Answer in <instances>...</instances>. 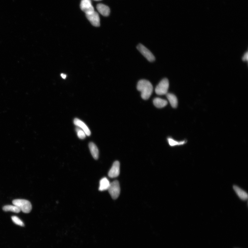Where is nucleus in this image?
Here are the masks:
<instances>
[{
    "label": "nucleus",
    "mask_w": 248,
    "mask_h": 248,
    "mask_svg": "<svg viewBox=\"0 0 248 248\" xmlns=\"http://www.w3.org/2000/svg\"><path fill=\"white\" fill-rule=\"evenodd\" d=\"M73 122L76 126L79 127L84 131L86 136H90L91 134L90 130L84 122L78 118H75Z\"/></svg>",
    "instance_id": "9"
},
{
    "label": "nucleus",
    "mask_w": 248,
    "mask_h": 248,
    "mask_svg": "<svg viewBox=\"0 0 248 248\" xmlns=\"http://www.w3.org/2000/svg\"><path fill=\"white\" fill-rule=\"evenodd\" d=\"M137 50L150 62H153L155 60V57L150 51L142 44H139L137 46Z\"/></svg>",
    "instance_id": "5"
},
{
    "label": "nucleus",
    "mask_w": 248,
    "mask_h": 248,
    "mask_svg": "<svg viewBox=\"0 0 248 248\" xmlns=\"http://www.w3.org/2000/svg\"><path fill=\"white\" fill-rule=\"evenodd\" d=\"M95 1H101V0H94Z\"/></svg>",
    "instance_id": "22"
},
{
    "label": "nucleus",
    "mask_w": 248,
    "mask_h": 248,
    "mask_svg": "<svg viewBox=\"0 0 248 248\" xmlns=\"http://www.w3.org/2000/svg\"><path fill=\"white\" fill-rule=\"evenodd\" d=\"M108 191L113 199L118 198L120 193V188L119 182L115 180L110 183Z\"/></svg>",
    "instance_id": "4"
},
{
    "label": "nucleus",
    "mask_w": 248,
    "mask_h": 248,
    "mask_svg": "<svg viewBox=\"0 0 248 248\" xmlns=\"http://www.w3.org/2000/svg\"><path fill=\"white\" fill-rule=\"evenodd\" d=\"M87 18L93 26L99 27L100 26V19L99 14L97 12L93 11L92 13L86 14Z\"/></svg>",
    "instance_id": "7"
},
{
    "label": "nucleus",
    "mask_w": 248,
    "mask_h": 248,
    "mask_svg": "<svg viewBox=\"0 0 248 248\" xmlns=\"http://www.w3.org/2000/svg\"><path fill=\"white\" fill-rule=\"evenodd\" d=\"M76 131L77 136L79 138L81 139H84L86 135L85 132L79 128V127H77L76 129Z\"/></svg>",
    "instance_id": "18"
},
{
    "label": "nucleus",
    "mask_w": 248,
    "mask_h": 248,
    "mask_svg": "<svg viewBox=\"0 0 248 248\" xmlns=\"http://www.w3.org/2000/svg\"><path fill=\"white\" fill-rule=\"evenodd\" d=\"M166 95L172 107L173 108H176L178 105V100L176 96L171 93H167Z\"/></svg>",
    "instance_id": "14"
},
{
    "label": "nucleus",
    "mask_w": 248,
    "mask_h": 248,
    "mask_svg": "<svg viewBox=\"0 0 248 248\" xmlns=\"http://www.w3.org/2000/svg\"><path fill=\"white\" fill-rule=\"evenodd\" d=\"M13 203L14 205L17 206L21 211L25 213H30L32 208L31 202L26 200H14L13 201Z\"/></svg>",
    "instance_id": "2"
},
{
    "label": "nucleus",
    "mask_w": 248,
    "mask_h": 248,
    "mask_svg": "<svg viewBox=\"0 0 248 248\" xmlns=\"http://www.w3.org/2000/svg\"><path fill=\"white\" fill-rule=\"evenodd\" d=\"M97 8L99 13L103 16L107 17L109 15L110 8L105 5L102 4H98L97 5Z\"/></svg>",
    "instance_id": "10"
},
{
    "label": "nucleus",
    "mask_w": 248,
    "mask_h": 248,
    "mask_svg": "<svg viewBox=\"0 0 248 248\" xmlns=\"http://www.w3.org/2000/svg\"><path fill=\"white\" fill-rule=\"evenodd\" d=\"M11 219L16 224L21 226V227L24 226V223L19 218L16 217V216H13L11 217Z\"/></svg>",
    "instance_id": "19"
},
{
    "label": "nucleus",
    "mask_w": 248,
    "mask_h": 248,
    "mask_svg": "<svg viewBox=\"0 0 248 248\" xmlns=\"http://www.w3.org/2000/svg\"><path fill=\"white\" fill-rule=\"evenodd\" d=\"M3 210L5 211H11V212L19 213L21 212V210L19 208L15 205H7L4 206L3 208Z\"/></svg>",
    "instance_id": "16"
},
{
    "label": "nucleus",
    "mask_w": 248,
    "mask_h": 248,
    "mask_svg": "<svg viewBox=\"0 0 248 248\" xmlns=\"http://www.w3.org/2000/svg\"><path fill=\"white\" fill-rule=\"evenodd\" d=\"M110 184L109 181L106 178H102L100 182L99 190L102 191L108 190Z\"/></svg>",
    "instance_id": "13"
},
{
    "label": "nucleus",
    "mask_w": 248,
    "mask_h": 248,
    "mask_svg": "<svg viewBox=\"0 0 248 248\" xmlns=\"http://www.w3.org/2000/svg\"><path fill=\"white\" fill-rule=\"evenodd\" d=\"M233 189L240 199L242 200H246L248 198V195L246 192L236 185H234Z\"/></svg>",
    "instance_id": "11"
},
{
    "label": "nucleus",
    "mask_w": 248,
    "mask_h": 248,
    "mask_svg": "<svg viewBox=\"0 0 248 248\" xmlns=\"http://www.w3.org/2000/svg\"><path fill=\"white\" fill-rule=\"evenodd\" d=\"M168 141L169 145L171 146H174L176 145H181L185 143V141L178 142L176 140H174L172 139L169 138L168 139Z\"/></svg>",
    "instance_id": "17"
},
{
    "label": "nucleus",
    "mask_w": 248,
    "mask_h": 248,
    "mask_svg": "<svg viewBox=\"0 0 248 248\" xmlns=\"http://www.w3.org/2000/svg\"><path fill=\"white\" fill-rule=\"evenodd\" d=\"M248 52L245 53L243 56L242 57V60L244 61H247L248 59Z\"/></svg>",
    "instance_id": "20"
},
{
    "label": "nucleus",
    "mask_w": 248,
    "mask_h": 248,
    "mask_svg": "<svg viewBox=\"0 0 248 248\" xmlns=\"http://www.w3.org/2000/svg\"><path fill=\"white\" fill-rule=\"evenodd\" d=\"M120 164L118 161L114 162L108 172V176L112 178L117 177L119 175Z\"/></svg>",
    "instance_id": "8"
},
{
    "label": "nucleus",
    "mask_w": 248,
    "mask_h": 248,
    "mask_svg": "<svg viewBox=\"0 0 248 248\" xmlns=\"http://www.w3.org/2000/svg\"><path fill=\"white\" fill-rule=\"evenodd\" d=\"M169 86L168 79L167 78L163 79L156 86L155 89L156 94L159 95H166L168 93Z\"/></svg>",
    "instance_id": "3"
},
{
    "label": "nucleus",
    "mask_w": 248,
    "mask_h": 248,
    "mask_svg": "<svg viewBox=\"0 0 248 248\" xmlns=\"http://www.w3.org/2000/svg\"><path fill=\"white\" fill-rule=\"evenodd\" d=\"M89 147L91 153L93 158L95 159H97L99 158V152L97 147L93 142H90Z\"/></svg>",
    "instance_id": "12"
},
{
    "label": "nucleus",
    "mask_w": 248,
    "mask_h": 248,
    "mask_svg": "<svg viewBox=\"0 0 248 248\" xmlns=\"http://www.w3.org/2000/svg\"><path fill=\"white\" fill-rule=\"evenodd\" d=\"M137 90L141 92L142 99L147 100L150 97L153 92V85L149 81L142 79L140 80L137 83Z\"/></svg>",
    "instance_id": "1"
},
{
    "label": "nucleus",
    "mask_w": 248,
    "mask_h": 248,
    "mask_svg": "<svg viewBox=\"0 0 248 248\" xmlns=\"http://www.w3.org/2000/svg\"><path fill=\"white\" fill-rule=\"evenodd\" d=\"M153 102L155 106L158 108H163L168 104V101L166 100L159 98H155Z\"/></svg>",
    "instance_id": "15"
},
{
    "label": "nucleus",
    "mask_w": 248,
    "mask_h": 248,
    "mask_svg": "<svg viewBox=\"0 0 248 248\" xmlns=\"http://www.w3.org/2000/svg\"><path fill=\"white\" fill-rule=\"evenodd\" d=\"M80 6L81 9L86 14L92 13L95 11L91 0H82Z\"/></svg>",
    "instance_id": "6"
},
{
    "label": "nucleus",
    "mask_w": 248,
    "mask_h": 248,
    "mask_svg": "<svg viewBox=\"0 0 248 248\" xmlns=\"http://www.w3.org/2000/svg\"><path fill=\"white\" fill-rule=\"evenodd\" d=\"M61 77H62L63 79H65L66 77H67V76L66 75L63 74V73H62V74H61Z\"/></svg>",
    "instance_id": "21"
}]
</instances>
